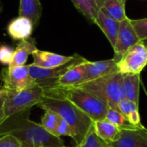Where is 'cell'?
<instances>
[{
    "mask_svg": "<svg viewBox=\"0 0 147 147\" xmlns=\"http://www.w3.org/2000/svg\"><path fill=\"white\" fill-rule=\"evenodd\" d=\"M29 113L30 109H28L7 117L0 124V136H14L22 147L65 146L60 137L51 134L41 124L32 121Z\"/></svg>",
    "mask_w": 147,
    "mask_h": 147,
    "instance_id": "cell-1",
    "label": "cell"
},
{
    "mask_svg": "<svg viewBox=\"0 0 147 147\" xmlns=\"http://www.w3.org/2000/svg\"><path fill=\"white\" fill-rule=\"evenodd\" d=\"M45 96L67 99L84 112L93 121H102L106 118L109 105L84 90L77 87L52 86L43 88Z\"/></svg>",
    "mask_w": 147,
    "mask_h": 147,
    "instance_id": "cell-2",
    "label": "cell"
},
{
    "mask_svg": "<svg viewBox=\"0 0 147 147\" xmlns=\"http://www.w3.org/2000/svg\"><path fill=\"white\" fill-rule=\"evenodd\" d=\"M38 107L43 110H52L59 115L73 129L75 134L74 140L77 145H79L84 140L93 126V121L67 99L45 96Z\"/></svg>",
    "mask_w": 147,
    "mask_h": 147,
    "instance_id": "cell-3",
    "label": "cell"
},
{
    "mask_svg": "<svg viewBox=\"0 0 147 147\" xmlns=\"http://www.w3.org/2000/svg\"><path fill=\"white\" fill-rule=\"evenodd\" d=\"M122 81L123 74L116 72L83 83L76 87L100 98L105 102L109 108L118 109L119 102L125 98Z\"/></svg>",
    "mask_w": 147,
    "mask_h": 147,
    "instance_id": "cell-4",
    "label": "cell"
},
{
    "mask_svg": "<svg viewBox=\"0 0 147 147\" xmlns=\"http://www.w3.org/2000/svg\"><path fill=\"white\" fill-rule=\"evenodd\" d=\"M44 97V90L40 85L20 91L7 90L4 100L6 118L15 114L31 109L34 106H38Z\"/></svg>",
    "mask_w": 147,
    "mask_h": 147,
    "instance_id": "cell-5",
    "label": "cell"
},
{
    "mask_svg": "<svg viewBox=\"0 0 147 147\" xmlns=\"http://www.w3.org/2000/svg\"><path fill=\"white\" fill-rule=\"evenodd\" d=\"M147 65V47L140 41L131 47L117 63L121 74H140Z\"/></svg>",
    "mask_w": 147,
    "mask_h": 147,
    "instance_id": "cell-6",
    "label": "cell"
},
{
    "mask_svg": "<svg viewBox=\"0 0 147 147\" xmlns=\"http://www.w3.org/2000/svg\"><path fill=\"white\" fill-rule=\"evenodd\" d=\"M1 79L6 90L20 91L38 85L31 77L28 65L3 68L1 71Z\"/></svg>",
    "mask_w": 147,
    "mask_h": 147,
    "instance_id": "cell-7",
    "label": "cell"
},
{
    "mask_svg": "<svg viewBox=\"0 0 147 147\" xmlns=\"http://www.w3.org/2000/svg\"><path fill=\"white\" fill-rule=\"evenodd\" d=\"M85 59L78 54H74V59L68 62L67 64L56 67V68H41L38 67L33 64L28 65L29 73L31 77L36 81L37 84L41 86L42 88H47L51 85H53L56 80L62 76L66 71H68L71 66H73L75 64L81 62L84 60Z\"/></svg>",
    "mask_w": 147,
    "mask_h": 147,
    "instance_id": "cell-8",
    "label": "cell"
},
{
    "mask_svg": "<svg viewBox=\"0 0 147 147\" xmlns=\"http://www.w3.org/2000/svg\"><path fill=\"white\" fill-rule=\"evenodd\" d=\"M140 39L137 36L131 22L130 18L120 22V28L117 36V40L114 49L113 59L118 63L122 58L124 53L134 45L140 42Z\"/></svg>",
    "mask_w": 147,
    "mask_h": 147,
    "instance_id": "cell-9",
    "label": "cell"
},
{
    "mask_svg": "<svg viewBox=\"0 0 147 147\" xmlns=\"http://www.w3.org/2000/svg\"><path fill=\"white\" fill-rule=\"evenodd\" d=\"M107 144L109 147H147V129H122L115 140Z\"/></svg>",
    "mask_w": 147,
    "mask_h": 147,
    "instance_id": "cell-10",
    "label": "cell"
},
{
    "mask_svg": "<svg viewBox=\"0 0 147 147\" xmlns=\"http://www.w3.org/2000/svg\"><path fill=\"white\" fill-rule=\"evenodd\" d=\"M44 111L45 114L41 117L40 124L48 133L57 137L68 136L75 139L73 129L59 115L52 110Z\"/></svg>",
    "mask_w": 147,
    "mask_h": 147,
    "instance_id": "cell-11",
    "label": "cell"
},
{
    "mask_svg": "<svg viewBox=\"0 0 147 147\" xmlns=\"http://www.w3.org/2000/svg\"><path fill=\"white\" fill-rule=\"evenodd\" d=\"M119 72L117 63L113 59L100 61H85V77L84 82L95 80L113 73Z\"/></svg>",
    "mask_w": 147,
    "mask_h": 147,
    "instance_id": "cell-12",
    "label": "cell"
},
{
    "mask_svg": "<svg viewBox=\"0 0 147 147\" xmlns=\"http://www.w3.org/2000/svg\"><path fill=\"white\" fill-rule=\"evenodd\" d=\"M33 57V65L41 67V68H56L61 65H64L74 59V55L65 56L47 51H42L37 49L32 54Z\"/></svg>",
    "mask_w": 147,
    "mask_h": 147,
    "instance_id": "cell-13",
    "label": "cell"
},
{
    "mask_svg": "<svg viewBox=\"0 0 147 147\" xmlns=\"http://www.w3.org/2000/svg\"><path fill=\"white\" fill-rule=\"evenodd\" d=\"M75 64L68 71H66L62 76H60L56 82L49 86H59V87H76L84 82L85 77V61Z\"/></svg>",
    "mask_w": 147,
    "mask_h": 147,
    "instance_id": "cell-14",
    "label": "cell"
},
{
    "mask_svg": "<svg viewBox=\"0 0 147 147\" xmlns=\"http://www.w3.org/2000/svg\"><path fill=\"white\" fill-rule=\"evenodd\" d=\"M34 29V27L32 21L28 17L20 16L12 19L7 27L9 35L14 40L20 41L29 39Z\"/></svg>",
    "mask_w": 147,
    "mask_h": 147,
    "instance_id": "cell-15",
    "label": "cell"
},
{
    "mask_svg": "<svg viewBox=\"0 0 147 147\" xmlns=\"http://www.w3.org/2000/svg\"><path fill=\"white\" fill-rule=\"evenodd\" d=\"M95 23L102 30L103 34L109 40L111 47L114 48L117 40L120 28V22L115 20L102 9L99 10Z\"/></svg>",
    "mask_w": 147,
    "mask_h": 147,
    "instance_id": "cell-16",
    "label": "cell"
},
{
    "mask_svg": "<svg viewBox=\"0 0 147 147\" xmlns=\"http://www.w3.org/2000/svg\"><path fill=\"white\" fill-rule=\"evenodd\" d=\"M38 48L36 47L34 40H21L16 48L14 51L12 60L8 67H16V66H23L28 61V56L32 55L34 52H35Z\"/></svg>",
    "mask_w": 147,
    "mask_h": 147,
    "instance_id": "cell-17",
    "label": "cell"
},
{
    "mask_svg": "<svg viewBox=\"0 0 147 147\" xmlns=\"http://www.w3.org/2000/svg\"><path fill=\"white\" fill-rule=\"evenodd\" d=\"M18 13L20 16L29 18L35 28L42 15L41 3L40 0H20Z\"/></svg>",
    "mask_w": 147,
    "mask_h": 147,
    "instance_id": "cell-18",
    "label": "cell"
},
{
    "mask_svg": "<svg viewBox=\"0 0 147 147\" xmlns=\"http://www.w3.org/2000/svg\"><path fill=\"white\" fill-rule=\"evenodd\" d=\"M140 74H123L124 97L139 105Z\"/></svg>",
    "mask_w": 147,
    "mask_h": 147,
    "instance_id": "cell-19",
    "label": "cell"
},
{
    "mask_svg": "<svg viewBox=\"0 0 147 147\" xmlns=\"http://www.w3.org/2000/svg\"><path fill=\"white\" fill-rule=\"evenodd\" d=\"M76 9L90 22L95 23L103 0H71Z\"/></svg>",
    "mask_w": 147,
    "mask_h": 147,
    "instance_id": "cell-20",
    "label": "cell"
},
{
    "mask_svg": "<svg viewBox=\"0 0 147 147\" xmlns=\"http://www.w3.org/2000/svg\"><path fill=\"white\" fill-rule=\"evenodd\" d=\"M93 127L96 134L106 143L115 140L120 134V129L106 119L93 121Z\"/></svg>",
    "mask_w": 147,
    "mask_h": 147,
    "instance_id": "cell-21",
    "label": "cell"
},
{
    "mask_svg": "<svg viewBox=\"0 0 147 147\" xmlns=\"http://www.w3.org/2000/svg\"><path fill=\"white\" fill-rule=\"evenodd\" d=\"M126 2L127 0H103L100 9L121 22L128 18L125 9Z\"/></svg>",
    "mask_w": 147,
    "mask_h": 147,
    "instance_id": "cell-22",
    "label": "cell"
},
{
    "mask_svg": "<svg viewBox=\"0 0 147 147\" xmlns=\"http://www.w3.org/2000/svg\"><path fill=\"white\" fill-rule=\"evenodd\" d=\"M118 109L126 116V118L128 120V121L132 125H134L137 127H144L141 124V120H140L138 104L124 98L122 101H121L119 102Z\"/></svg>",
    "mask_w": 147,
    "mask_h": 147,
    "instance_id": "cell-23",
    "label": "cell"
},
{
    "mask_svg": "<svg viewBox=\"0 0 147 147\" xmlns=\"http://www.w3.org/2000/svg\"><path fill=\"white\" fill-rule=\"evenodd\" d=\"M107 121L111 122L112 124L115 125L120 130L122 129H133V128H140L134 125H132L128 120L126 118V116L118 109H113L109 108V110L106 115Z\"/></svg>",
    "mask_w": 147,
    "mask_h": 147,
    "instance_id": "cell-24",
    "label": "cell"
},
{
    "mask_svg": "<svg viewBox=\"0 0 147 147\" xmlns=\"http://www.w3.org/2000/svg\"><path fill=\"white\" fill-rule=\"evenodd\" d=\"M76 147H107V143L96 134L94 127L92 126L84 140Z\"/></svg>",
    "mask_w": 147,
    "mask_h": 147,
    "instance_id": "cell-25",
    "label": "cell"
},
{
    "mask_svg": "<svg viewBox=\"0 0 147 147\" xmlns=\"http://www.w3.org/2000/svg\"><path fill=\"white\" fill-rule=\"evenodd\" d=\"M130 22L140 40L144 41L147 40V18L130 19Z\"/></svg>",
    "mask_w": 147,
    "mask_h": 147,
    "instance_id": "cell-26",
    "label": "cell"
},
{
    "mask_svg": "<svg viewBox=\"0 0 147 147\" xmlns=\"http://www.w3.org/2000/svg\"><path fill=\"white\" fill-rule=\"evenodd\" d=\"M14 49L6 44H1L0 45V63L3 65H9L13 54H14Z\"/></svg>",
    "mask_w": 147,
    "mask_h": 147,
    "instance_id": "cell-27",
    "label": "cell"
},
{
    "mask_svg": "<svg viewBox=\"0 0 147 147\" xmlns=\"http://www.w3.org/2000/svg\"><path fill=\"white\" fill-rule=\"evenodd\" d=\"M0 147H22V146L16 138L9 134H5L0 136Z\"/></svg>",
    "mask_w": 147,
    "mask_h": 147,
    "instance_id": "cell-28",
    "label": "cell"
},
{
    "mask_svg": "<svg viewBox=\"0 0 147 147\" xmlns=\"http://www.w3.org/2000/svg\"><path fill=\"white\" fill-rule=\"evenodd\" d=\"M7 92V91H6ZM6 92L3 93L0 96V124L6 119L5 113H4V100H5V95Z\"/></svg>",
    "mask_w": 147,
    "mask_h": 147,
    "instance_id": "cell-29",
    "label": "cell"
},
{
    "mask_svg": "<svg viewBox=\"0 0 147 147\" xmlns=\"http://www.w3.org/2000/svg\"><path fill=\"white\" fill-rule=\"evenodd\" d=\"M6 91H7V90H6L3 86H1V87H0V96H1L3 93H5Z\"/></svg>",
    "mask_w": 147,
    "mask_h": 147,
    "instance_id": "cell-30",
    "label": "cell"
},
{
    "mask_svg": "<svg viewBox=\"0 0 147 147\" xmlns=\"http://www.w3.org/2000/svg\"><path fill=\"white\" fill-rule=\"evenodd\" d=\"M2 10H3V4H2V2H1V0H0V14H1Z\"/></svg>",
    "mask_w": 147,
    "mask_h": 147,
    "instance_id": "cell-31",
    "label": "cell"
},
{
    "mask_svg": "<svg viewBox=\"0 0 147 147\" xmlns=\"http://www.w3.org/2000/svg\"><path fill=\"white\" fill-rule=\"evenodd\" d=\"M144 43L146 44V46L147 47V40H144Z\"/></svg>",
    "mask_w": 147,
    "mask_h": 147,
    "instance_id": "cell-32",
    "label": "cell"
},
{
    "mask_svg": "<svg viewBox=\"0 0 147 147\" xmlns=\"http://www.w3.org/2000/svg\"><path fill=\"white\" fill-rule=\"evenodd\" d=\"M107 147H109V146H108V144H107Z\"/></svg>",
    "mask_w": 147,
    "mask_h": 147,
    "instance_id": "cell-33",
    "label": "cell"
},
{
    "mask_svg": "<svg viewBox=\"0 0 147 147\" xmlns=\"http://www.w3.org/2000/svg\"><path fill=\"white\" fill-rule=\"evenodd\" d=\"M62 147H65V146H62Z\"/></svg>",
    "mask_w": 147,
    "mask_h": 147,
    "instance_id": "cell-34",
    "label": "cell"
},
{
    "mask_svg": "<svg viewBox=\"0 0 147 147\" xmlns=\"http://www.w3.org/2000/svg\"><path fill=\"white\" fill-rule=\"evenodd\" d=\"M146 95H147V93H146Z\"/></svg>",
    "mask_w": 147,
    "mask_h": 147,
    "instance_id": "cell-35",
    "label": "cell"
}]
</instances>
